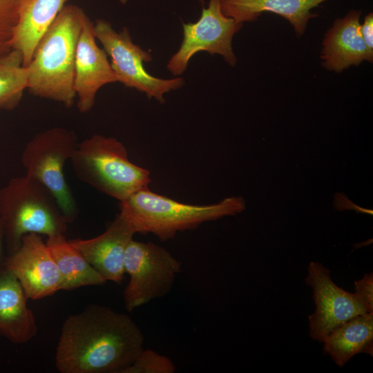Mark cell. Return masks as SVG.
<instances>
[{"mask_svg": "<svg viewBox=\"0 0 373 373\" xmlns=\"http://www.w3.org/2000/svg\"><path fill=\"white\" fill-rule=\"evenodd\" d=\"M144 341L128 315L90 305L64 321L55 365L61 373H123L144 349Z\"/></svg>", "mask_w": 373, "mask_h": 373, "instance_id": "cell-1", "label": "cell"}, {"mask_svg": "<svg viewBox=\"0 0 373 373\" xmlns=\"http://www.w3.org/2000/svg\"><path fill=\"white\" fill-rule=\"evenodd\" d=\"M86 16L75 5L64 6L41 38L26 67L31 94L73 105L76 50Z\"/></svg>", "mask_w": 373, "mask_h": 373, "instance_id": "cell-2", "label": "cell"}, {"mask_svg": "<svg viewBox=\"0 0 373 373\" xmlns=\"http://www.w3.org/2000/svg\"><path fill=\"white\" fill-rule=\"evenodd\" d=\"M119 209V213L132 224L136 233H151L161 240H167L178 232L240 213L245 204L242 197L227 198L209 205L184 204L157 194L148 187L120 202Z\"/></svg>", "mask_w": 373, "mask_h": 373, "instance_id": "cell-3", "label": "cell"}, {"mask_svg": "<svg viewBox=\"0 0 373 373\" xmlns=\"http://www.w3.org/2000/svg\"><path fill=\"white\" fill-rule=\"evenodd\" d=\"M0 220L8 256L19 247L24 235L64 234L68 224L52 193L27 175L12 178L0 189Z\"/></svg>", "mask_w": 373, "mask_h": 373, "instance_id": "cell-4", "label": "cell"}, {"mask_svg": "<svg viewBox=\"0 0 373 373\" xmlns=\"http://www.w3.org/2000/svg\"><path fill=\"white\" fill-rule=\"evenodd\" d=\"M70 160L79 180L119 202L151 182L149 171L131 162L115 137L94 135L77 144Z\"/></svg>", "mask_w": 373, "mask_h": 373, "instance_id": "cell-5", "label": "cell"}, {"mask_svg": "<svg viewBox=\"0 0 373 373\" xmlns=\"http://www.w3.org/2000/svg\"><path fill=\"white\" fill-rule=\"evenodd\" d=\"M77 144L73 131L53 127L35 135L21 157L26 175L39 182L52 193L68 223L75 220L77 208L66 182L64 167Z\"/></svg>", "mask_w": 373, "mask_h": 373, "instance_id": "cell-6", "label": "cell"}, {"mask_svg": "<svg viewBox=\"0 0 373 373\" xmlns=\"http://www.w3.org/2000/svg\"><path fill=\"white\" fill-rule=\"evenodd\" d=\"M124 267L129 275L124 301L131 312L166 295L181 271L182 264L164 247L132 239L125 251Z\"/></svg>", "mask_w": 373, "mask_h": 373, "instance_id": "cell-7", "label": "cell"}, {"mask_svg": "<svg viewBox=\"0 0 373 373\" xmlns=\"http://www.w3.org/2000/svg\"><path fill=\"white\" fill-rule=\"evenodd\" d=\"M93 29L95 38L111 57V66L117 82L124 86L164 102L165 93L176 90L184 84L181 77L164 79L148 73L144 68V62L151 61L152 57L150 52L133 42L126 27L117 32L107 21L97 19Z\"/></svg>", "mask_w": 373, "mask_h": 373, "instance_id": "cell-8", "label": "cell"}, {"mask_svg": "<svg viewBox=\"0 0 373 373\" xmlns=\"http://www.w3.org/2000/svg\"><path fill=\"white\" fill-rule=\"evenodd\" d=\"M220 1L209 0L208 7H203L197 22L183 24L182 44L167 64L168 70L173 75H182L191 58L200 51L222 55L229 65H236L237 59L233 51L232 39L243 23L225 16Z\"/></svg>", "mask_w": 373, "mask_h": 373, "instance_id": "cell-9", "label": "cell"}, {"mask_svg": "<svg viewBox=\"0 0 373 373\" xmlns=\"http://www.w3.org/2000/svg\"><path fill=\"white\" fill-rule=\"evenodd\" d=\"M306 283L313 289L316 305L309 316V336L323 343L334 329L350 319L367 312L354 293L338 287L330 277V271L322 263L311 262Z\"/></svg>", "mask_w": 373, "mask_h": 373, "instance_id": "cell-10", "label": "cell"}, {"mask_svg": "<svg viewBox=\"0 0 373 373\" xmlns=\"http://www.w3.org/2000/svg\"><path fill=\"white\" fill-rule=\"evenodd\" d=\"M3 266L16 276L28 299L44 298L61 290L58 267L39 234L24 235L19 247L6 256Z\"/></svg>", "mask_w": 373, "mask_h": 373, "instance_id": "cell-11", "label": "cell"}, {"mask_svg": "<svg viewBox=\"0 0 373 373\" xmlns=\"http://www.w3.org/2000/svg\"><path fill=\"white\" fill-rule=\"evenodd\" d=\"M93 26L86 15L77 46L74 88L81 113L92 109L100 88L117 82L106 52L96 43Z\"/></svg>", "mask_w": 373, "mask_h": 373, "instance_id": "cell-12", "label": "cell"}, {"mask_svg": "<svg viewBox=\"0 0 373 373\" xmlns=\"http://www.w3.org/2000/svg\"><path fill=\"white\" fill-rule=\"evenodd\" d=\"M136 233L132 224L120 213L106 230L90 239L69 242L107 282L119 284L125 274L124 259L126 247Z\"/></svg>", "mask_w": 373, "mask_h": 373, "instance_id": "cell-13", "label": "cell"}, {"mask_svg": "<svg viewBox=\"0 0 373 373\" xmlns=\"http://www.w3.org/2000/svg\"><path fill=\"white\" fill-rule=\"evenodd\" d=\"M360 10H351L337 19L325 34L321 54L322 65L336 73L363 61L372 62L373 53L367 48L361 33Z\"/></svg>", "mask_w": 373, "mask_h": 373, "instance_id": "cell-14", "label": "cell"}, {"mask_svg": "<svg viewBox=\"0 0 373 373\" xmlns=\"http://www.w3.org/2000/svg\"><path fill=\"white\" fill-rule=\"evenodd\" d=\"M27 300L16 276L4 266L0 268V334L15 344L26 343L37 333Z\"/></svg>", "mask_w": 373, "mask_h": 373, "instance_id": "cell-15", "label": "cell"}, {"mask_svg": "<svg viewBox=\"0 0 373 373\" xmlns=\"http://www.w3.org/2000/svg\"><path fill=\"white\" fill-rule=\"evenodd\" d=\"M327 0H221L223 14L237 23L252 21L263 12H271L283 17L300 37L309 19L316 15L311 10Z\"/></svg>", "mask_w": 373, "mask_h": 373, "instance_id": "cell-16", "label": "cell"}, {"mask_svg": "<svg viewBox=\"0 0 373 373\" xmlns=\"http://www.w3.org/2000/svg\"><path fill=\"white\" fill-rule=\"evenodd\" d=\"M67 0H25L12 39V48L23 57V66L30 62L35 48Z\"/></svg>", "mask_w": 373, "mask_h": 373, "instance_id": "cell-17", "label": "cell"}, {"mask_svg": "<svg viewBox=\"0 0 373 373\" xmlns=\"http://www.w3.org/2000/svg\"><path fill=\"white\" fill-rule=\"evenodd\" d=\"M323 352L339 367L357 354H373V312L356 316L341 324L324 339Z\"/></svg>", "mask_w": 373, "mask_h": 373, "instance_id": "cell-18", "label": "cell"}, {"mask_svg": "<svg viewBox=\"0 0 373 373\" xmlns=\"http://www.w3.org/2000/svg\"><path fill=\"white\" fill-rule=\"evenodd\" d=\"M46 243L59 271L61 289L102 285L106 282L64 234L49 237Z\"/></svg>", "mask_w": 373, "mask_h": 373, "instance_id": "cell-19", "label": "cell"}, {"mask_svg": "<svg viewBox=\"0 0 373 373\" xmlns=\"http://www.w3.org/2000/svg\"><path fill=\"white\" fill-rule=\"evenodd\" d=\"M28 86V70L21 53L12 49L0 58V110L16 108Z\"/></svg>", "mask_w": 373, "mask_h": 373, "instance_id": "cell-20", "label": "cell"}, {"mask_svg": "<svg viewBox=\"0 0 373 373\" xmlns=\"http://www.w3.org/2000/svg\"><path fill=\"white\" fill-rule=\"evenodd\" d=\"M176 367L169 357L144 348L123 373H173Z\"/></svg>", "mask_w": 373, "mask_h": 373, "instance_id": "cell-21", "label": "cell"}, {"mask_svg": "<svg viewBox=\"0 0 373 373\" xmlns=\"http://www.w3.org/2000/svg\"><path fill=\"white\" fill-rule=\"evenodd\" d=\"M354 294L363 303L367 312H373V274H365L354 282Z\"/></svg>", "mask_w": 373, "mask_h": 373, "instance_id": "cell-22", "label": "cell"}, {"mask_svg": "<svg viewBox=\"0 0 373 373\" xmlns=\"http://www.w3.org/2000/svg\"><path fill=\"white\" fill-rule=\"evenodd\" d=\"M25 0H0V23L8 21L19 15Z\"/></svg>", "mask_w": 373, "mask_h": 373, "instance_id": "cell-23", "label": "cell"}, {"mask_svg": "<svg viewBox=\"0 0 373 373\" xmlns=\"http://www.w3.org/2000/svg\"><path fill=\"white\" fill-rule=\"evenodd\" d=\"M361 33L362 38L369 51L373 53V14L368 13L361 24Z\"/></svg>", "mask_w": 373, "mask_h": 373, "instance_id": "cell-24", "label": "cell"}, {"mask_svg": "<svg viewBox=\"0 0 373 373\" xmlns=\"http://www.w3.org/2000/svg\"><path fill=\"white\" fill-rule=\"evenodd\" d=\"M342 193H336L335 195V199L342 202V203L334 202V207L336 210H344V209H354L357 212H366L369 214L372 215V210H365L363 208L358 207L357 205L352 203L351 201H349V200L345 198V202L343 201Z\"/></svg>", "mask_w": 373, "mask_h": 373, "instance_id": "cell-25", "label": "cell"}, {"mask_svg": "<svg viewBox=\"0 0 373 373\" xmlns=\"http://www.w3.org/2000/svg\"><path fill=\"white\" fill-rule=\"evenodd\" d=\"M4 244L5 235L2 222L0 220V268H1L5 262L6 256L4 255Z\"/></svg>", "mask_w": 373, "mask_h": 373, "instance_id": "cell-26", "label": "cell"}, {"mask_svg": "<svg viewBox=\"0 0 373 373\" xmlns=\"http://www.w3.org/2000/svg\"><path fill=\"white\" fill-rule=\"evenodd\" d=\"M120 1H121L122 3H125L127 1V0H120Z\"/></svg>", "mask_w": 373, "mask_h": 373, "instance_id": "cell-27", "label": "cell"}]
</instances>
